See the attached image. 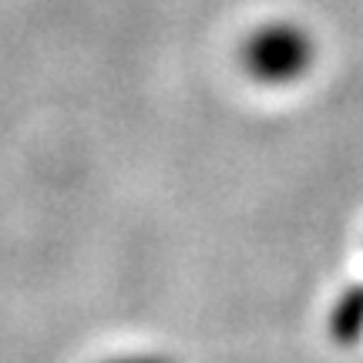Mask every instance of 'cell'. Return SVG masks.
Returning <instances> with one entry per match:
<instances>
[{
  "label": "cell",
  "mask_w": 363,
  "mask_h": 363,
  "mask_svg": "<svg viewBox=\"0 0 363 363\" xmlns=\"http://www.w3.org/2000/svg\"><path fill=\"white\" fill-rule=\"evenodd\" d=\"M313 57H316V44H313L310 30L293 21H272V24L256 27L242 44L246 71L272 88L299 81L310 71Z\"/></svg>",
  "instance_id": "cell-1"
},
{
  "label": "cell",
  "mask_w": 363,
  "mask_h": 363,
  "mask_svg": "<svg viewBox=\"0 0 363 363\" xmlns=\"http://www.w3.org/2000/svg\"><path fill=\"white\" fill-rule=\"evenodd\" d=\"M330 333L340 343H357L363 333V286L343 289V296L333 303L330 313Z\"/></svg>",
  "instance_id": "cell-2"
},
{
  "label": "cell",
  "mask_w": 363,
  "mask_h": 363,
  "mask_svg": "<svg viewBox=\"0 0 363 363\" xmlns=\"http://www.w3.org/2000/svg\"><path fill=\"white\" fill-rule=\"evenodd\" d=\"M104 363H175L169 357H158V353H125V357H111Z\"/></svg>",
  "instance_id": "cell-3"
}]
</instances>
